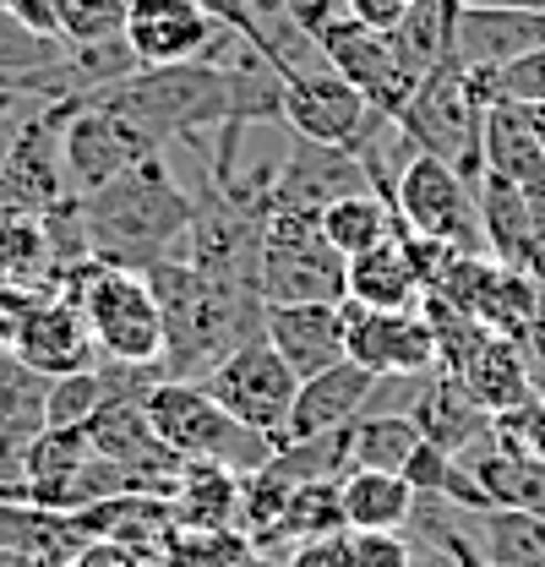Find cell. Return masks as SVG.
Instances as JSON below:
<instances>
[{
    "label": "cell",
    "mask_w": 545,
    "mask_h": 567,
    "mask_svg": "<svg viewBox=\"0 0 545 567\" xmlns=\"http://www.w3.org/2000/svg\"><path fill=\"white\" fill-rule=\"evenodd\" d=\"M147 284H153V295L164 306V360H158L164 382H203L218 360H229L235 350L268 339L263 333L268 300L251 295V289L207 279L186 257L153 262Z\"/></svg>",
    "instance_id": "1"
},
{
    "label": "cell",
    "mask_w": 545,
    "mask_h": 567,
    "mask_svg": "<svg viewBox=\"0 0 545 567\" xmlns=\"http://www.w3.org/2000/svg\"><path fill=\"white\" fill-rule=\"evenodd\" d=\"M76 208H82V224H88L93 262L147 274L153 262L181 257L197 203H192V192H181V181L169 175L164 153H153L147 164H136L132 175L76 197Z\"/></svg>",
    "instance_id": "2"
},
{
    "label": "cell",
    "mask_w": 545,
    "mask_h": 567,
    "mask_svg": "<svg viewBox=\"0 0 545 567\" xmlns=\"http://www.w3.org/2000/svg\"><path fill=\"white\" fill-rule=\"evenodd\" d=\"M55 289L82 311L104 365L158 371V360H164V306H158L147 274L88 262V268L66 274Z\"/></svg>",
    "instance_id": "3"
},
{
    "label": "cell",
    "mask_w": 545,
    "mask_h": 567,
    "mask_svg": "<svg viewBox=\"0 0 545 567\" xmlns=\"http://www.w3.org/2000/svg\"><path fill=\"white\" fill-rule=\"evenodd\" d=\"M142 410L181 464H218V470H235V475H257L278 453L268 436H257L235 415H224L197 382H153Z\"/></svg>",
    "instance_id": "4"
},
{
    "label": "cell",
    "mask_w": 545,
    "mask_h": 567,
    "mask_svg": "<svg viewBox=\"0 0 545 567\" xmlns=\"http://www.w3.org/2000/svg\"><path fill=\"white\" fill-rule=\"evenodd\" d=\"M491 76L485 71H464L459 61H442L431 71L409 104L399 110V126H404L420 153H436L448 158L470 186L485 169V153H480V126H485V110H491Z\"/></svg>",
    "instance_id": "5"
},
{
    "label": "cell",
    "mask_w": 545,
    "mask_h": 567,
    "mask_svg": "<svg viewBox=\"0 0 545 567\" xmlns=\"http://www.w3.org/2000/svg\"><path fill=\"white\" fill-rule=\"evenodd\" d=\"M343 268L349 262L322 235L317 213H268L263 268H257V295L268 306H300V300L343 306Z\"/></svg>",
    "instance_id": "6"
},
{
    "label": "cell",
    "mask_w": 545,
    "mask_h": 567,
    "mask_svg": "<svg viewBox=\"0 0 545 567\" xmlns=\"http://www.w3.org/2000/svg\"><path fill=\"white\" fill-rule=\"evenodd\" d=\"M121 39L136 55V66H192V61L240 66V61H263L240 33L218 28L197 0H132V17H126Z\"/></svg>",
    "instance_id": "7"
},
{
    "label": "cell",
    "mask_w": 545,
    "mask_h": 567,
    "mask_svg": "<svg viewBox=\"0 0 545 567\" xmlns=\"http://www.w3.org/2000/svg\"><path fill=\"white\" fill-rule=\"evenodd\" d=\"M393 213L404 224V235L431 240V246H453V251H485L480 235V208L475 186L436 153H414L393 186ZM491 257V251H485Z\"/></svg>",
    "instance_id": "8"
},
{
    "label": "cell",
    "mask_w": 545,
    "mask_h": 567,
    "mask_svg": "<svg viewBox=\"0 0 545 567\" xmlns=\"http://www.w3.org/2000/svg\"><path fill=\"white\" fill-rule=\"evenodd\" d=\"M197 388H203L224 415H235L246 431L268 436L272 447L289 442V410H295L300 377L289 371V360L272 350L268 339H257V344L235 350L229 360H218Z\"/></svg>",
    "instance_id": "9"
},
{
    "label": "cell",
    "mask_w": 545,
    "mask_h": 567,
    "mask_svg": "<svg viewBox=\"0 0 545 567\" xmlns=\"http://www.w3.org/2000/svg\"><path fill=\"white\" fill-rule=\"evenodd\" d=\"M61 142H66V192L71 197H88V192H99V186L132 175L136 164H147L153 153H164V147H153V142L142 137L121 110H110L99 93L66 104V132H61Z\"/></svg>",
    "instance_id": "10"
},
{
    "label": "cell",
    "mask_w": 545,
    "mask_h": 567,
    "mask_svg": "<svg viewBox=\"0 0 545 567\" xmlns=\"http://www.w3.org/2000/svg\"><path fill=\"white\" fill-rule=\"evenodd\" d=\"M6 354H11L22 371L44 377V382L76 377V371H99V365H104V354L93 344L82 311L71 306L61 289H50V295H39V300L28 306V317H22V328H17V339H11Z\"/></svg>",
    "instance_id": "11"
},
{
    "label": "cell",
    "mask_w": 545,
    "mask_h": 567,
    "mask_svg": "<svg viewBox=\"0 0 545 567\" xmlns=\"http://www.w3.org/2000/svg\"><path fill=\"white\" fill-rule=\"evenodd\" d=\"M371 104L360 87H349L339 71L328 66H311V71H295L284 76V126L295 137L306 142H322V147H349L371 126Z\"/></svg>",
    "instance_id": "12"
},
{
    "label": "cell",
    "mask_w": 545,
    "mask_h": 567,
    "mask_svg": "<svg viewBox=\"0 0 545 567\" xmlns=\"http://www.w3.org/2000/svg\"><path fill=\"white\" fill-rule=\"evenodd\" d=\"M349 192H371L366 164L349 147H322L289 132V153L268 186V213H322Z\"/></svg>",
    "instance_id": "13"
},
{
    "label": "cell",
    "mask_w": 545,
    "mask_h": 567,
    "mask_svg": "<svg viewBox=\"0 0 545 567\" xmlns=\"http://www.w3.org/2000/svg\"><path fill=\"white\" fill-rule=\"evenodd\" d=\"M343 328H349V360L366 365L371 377H414L436 371V333L425 311H366L343 300Z\"/></svg>",
    "instance_id": "14"
},
{
    "label": "cell",
    "mask_w": 545,
    "mask_h": 567,
    "mask_svg": "<svg viewBox=\"0 0 545 567\" xmlns=\"http://www.w3.org/2000/svg\"><path fill=\"white\" fill-rule=\"evenodd\" d=\"M545 50V11L513 6H464L453 17V61L464 71H502L518 55Z\"/></svg>",
    "instance_id": "15"
},
{
    "label": "cell",
    "mask_w": 545,
    "mask_h": 567,
    "mask_svg": "<svg viewBox=\"0 0 545 567\" xmlns=\"http://www.w3.org/2000/svg\"><path fill=\"white\" fill-rule=\"evenodd\" d=\"M263 333L268 344L284 360L289 371L306 382L328 365L349 360V328H343V306H328V300H300V306H268L263 317Z\"/></svg>",
    "instance_id": "16"
},
{
    "label": "cell",
    "mask_w": 545,
    "mask_h": 567,
    "mask_svg": "<svg viewBox=\"0 0 545 567\" xmlns=\"http://www.w3.org/2000/svg\"><path fill=\"white\" fill-rule=\"evenodd\" d=\"M377 377L354 360H339L317 377L300 382L295 393V410H289V442H311V436H328V431H349V425L366 415V399H371Z\"/></svg>",
    "instance_id": "17"
},
{
    "label": "cell",
    "mask_w": 545,
    "mask_h": 567,
    "mask_svg": "<svg viewBox=\"0 0 545 567\" xmlns=\"http://www.w3.org/2000/svg\"><path fill=\"white\" fill-rule=\"evenodd\" d=\"M414 425L425 431V442H436V447L453 453L459 464L496 442V421L470 399V388H464L453 371H442V365L431 371V388H425V399H420V410H414Z\"/></svg>",
    "instance_id": "18"
},
{
    "label": "cell",
    "mask_w": 545,
    "mask_h": 567,
    "mask_svg": "<svg viewBox=\"0 0 545 567\" xmlns=\"http://www.w3.org/2000/svg\"><path fill=\"white\" fill-rule=\"evenodd\" d=\"M420 295H425V279H420V262L409 251V235H393L377 251L349 257V268H343V300L349 306H366V311H414Z\"/></svg>",
    "instance_id": "19"
},
{
    "label": "cell",
    "mask_w": 545,
    "mask_h": 567,
    "mask_svg": "<svg viewBox=\"0 0 545 567\" xmlns=\"http://www.w3.org/2000/svg\"><path fill=\"white\" fill-rule=\"evenodd\" d=\"M480 153H485V169L502 175V181H513L518 192H541L545 186V147H541V132H535V115L524 104L496 99L485 110Z\"/></svg>",
    "instance_id": "20"
},
{
    "label": "cell",
    "mask_w": 545,
    "mask_h": 567,
    "mask_svg": "<svg viewBox=\"0 0 545 567\" xmlns=\"http://www.w3.org/2000/svg\"><path fill=\"white\" fill-rule=\"evenodd\" d=\"M453 377L470 388V399H475L491 421L535 399V393H529V371H524V350L507 344V339H496V333H480V344L464 354V365H459Z\"/></svg>",
    "instance_id": "21"
},
{
    "label": "cell",
    "mask_w": 545,
    "mask_h": 567,
    "mask_svg": "<svg viewBox=\"0 0 545 567\" xmlns=\"http://www.w3.org/2000/svg\"><path fill=\"white\" fill-rule=\"evenodd\" d=\"M475 208H480V235H485L491 262L529 274V197H524L513 181H502V175L480 169Z\"/></svg>",
    "instance_id": "22"
},
{
    "label": "cell",
    "mask_w": 545,
    "mask_h": 567,
    "mask_svg": "<svg viewBox=\"0 0 545 567\" xmlns=\"http://www.w3.org/2000/svg\"><path fill=\"white\" fill-rule=\"evenodd\" d=\"M453 17H459V0H414L409 17L388 33L399 66L414 82H425L442 61H453Z\"/></svg>",
    "instance_id": "23"
},
{
    "label": "cell",
    "mask_w": 545,
    "mask_h": 567,
    "mask_svg": "<svg viewBox=\"0 0 545 567\" xmlns=\"http://www.w3.org/2000/svg\"><path fill=\"white\" fill-rule=\"evenodd\" d=\"M317 218H322V235L333 240V251H339L343 262L360 257V251H377V246L393 240V235H404L393 203L377 197V192H349L339 203H328Z\"/></svg>",
    "instance_id": "24"
},
{
    "label": "cell",
    "mask_w": 545,
    "mask_h": 567,
    "mask_svg": "<svg viewBox=\"0 0 545 567\" xmlns=\"http://www.w3.org/2000/svg\"><path fill=\"white\" fill-rule=\"evenodd\" d=\"M240 481L235 470L218 464H181L175 481V518L186 529H229L240 518Z\"/></svg>",
    "instance_id": "25"
},
{
    "label": "cell",
    "mask_w": 545,
    "mask_h": 567,
    "mask_svg": "<svg viewBox=\"0 0 545 567\" xmlns=\"http://www.w3.org/2000/svg\"><path fill=\"white\" fill-rule=\"evenodd\" d=\"M414 513V486L404 475L349 470L343 475V529H404Z\"/></svg>",
    "instance_id": "26"
},
{
    "label": "cell",
    "mask_w": 545,
    "mask_h": 567,
    "mask_svg": "<svg viewBox=\"0 0 545 567\" xmlns=\"http://www.w3.org/2000/svg\"><path fill=\"white\" fill-rule=\"evenodd\" d=\"M420 442H425V431L414 425V415H366V421L349 425V470L404 475Z\"/></svg>",
    "instance_id": "27"
},
{
    "label": "cell",
    "mask_w": 545,
    "mask_h": 567,
    "mask_svg": "<svg viewBox=\"0 0 545 567\" xmlns=\"http://www.w3.org/2000/svg\"><path fill=\"white\" fill-rule=\"evenodd\" d=\"M343 535V481H306L295 486L284 502V524H278V540L300 546V540H328Z\"/></svg>",
    "instance_id": "28"
},
{
    "label": "cell",
    "mask_w": 545,
    "mask_h": 567,
    "mask_svg": "<svg viewBox=\"0 0 545 567\" xmlns=\"http://www.w3.org/2000/svg\"><path fill=\"white\" fill-rule=\"evenodd\" d=\"M110 399H115V388H110L104 365L99 371H76V377H55V382H44V425H55V431L88 425Z\"/></svg>",
    "instance_id": "29"
},
{
    "label": "cell",
    "mask_w": 545,
    "mask_h": 567,
    "mask_svg": "<svg viewBox=\"0 0 545 567\" xmlns=\"http://www.w3.org/2000/svg\"><path fill=\"white\" fill-rule=\"evenodd\" d=\"M55 11H61L66 50H88V44H110L126 33L132 0H55Z\"/></svg>",
    "instance_id": "30"
},
{
    "label": "cell",
    "mask_w": 545,
    "mask_h": 567,
    "mask_svg": "<svg viewBox=\"0 0 545 567\" xmlns=\"http://www.w3.org/2000/svg\"><path fill=\"white\" fill-rule=\"evenodd\" d=\"M71 50L55 39H39L28 33L11 11H0V76H39V71L61 66Z\"/></svg>",
    "instance_id": "31"
},
{
    "label": "cell",
    "mask_w": 545,
    "mask_h": 567,
    "mask_svg": "<svg viewBox=\"0 0 545 567\" xmlns=\"http://www.w3.org/2000/svg\"><path fill=\"white\" fill-rule=\"evenodd\" d=\"M414 546L404 529H343V567H409Z\"/></svg>",
    "instance_id": "32"
},
{
    "label": "cell",
    "mask_w": 545,
    "mask_h": 567,
    "mask_svg": "<svg viewBox=\"0 0 545 567\" xmlns=\"http://www.w3.org/2000/svg\"><path fill=\"white\" fill-rule=\"evenodd\" d=\"M485 76H491V99H507V104H524V110L545 104V50H529L513 66L485 71Z\"/></svg>",
    "instance_id": "33"
},
{
    "label": "cell",
    "mask_w": 545,
    "mask_h": 567,
    "mask_svg": "<svg viewBox=\"0 0 545 567\" xmlns=\"http://www.w3.org/2000/svg\"><path fill=\"white\" fill-rule=\"evenodd\" d=\"M0 11H11V17H17L28 33L66 44V39H61V11H55V0H0Z\"/></svg>",
    "instance_id": "34"
},
{
    "label": "cell",
    "mask_w": 545,
    "mask_h": 567,
    "mask_svg": "<svg viewBox=\"0 0 545 567\" xmlns=\"http://www.w3.org/2000/svg\"><path fill=\"white\" fill-rule=\"evenodd\" d=\"M518 350H524V371H529V393L545 404V284H541V311H535V322H529Z\"/></svg>",
    "instance_id": "35"
},
{
    "label": "cell",
    "mask_w": 545,
    "mask_h": 567,
    "mask_svg": "<svg viewBox=\"0 0 545 567\" xmlns=\"http://www.w3.org/2000/svg\"><path fill=\"white\" fill-rule=\"evenodd\" d=\"M343 6H349L354 22H366V28H377V33H393V28L409 17L414 0H343Z\"/></svg>",
    "instance_id": "36"
},
{
    "label": "cell",
    "mask_w": 545,
    "mask_h": 567,
    "mask_svg": "<svg viewBox=\"0 0 545 567\" xmlns=\"http://www.w3.org/2000/svg\"><path fill=\"white\" fill-rule=\"evenodd\" d=\"M284 567H343V535H328V540H300Z\"/></svg>",
    "instance_id": "37"
},
{
    "label": "cell",
    "mask_w": 545,
    "mask_h": 567,
    "mask_svg": "<svg viewBox=\"0 0 545 567\" xmlns=\"http://www.w3.org/2000/svg\"><path fill=\"white\" fill-rule=\"evenodd\" d=\"M71 567H132V557H126L121 546H110V540H104V546H88Z\"/></svg>",
    "instance_id": "38"
},
{
    "label": "cell",
    "mask_w": 545,
    "mask_h": 567,
    "mask_svg": "<svg viewBox=\"0 0 545 567\" xmlns=\"http://www.w3.org/2000/svg\"><path fill=\"white\" fill-rule=\"evenodd\" d=\"M409 567H470V563H459L453 551H436V546H414V563Z\"/></svg>",
    "instance_id": "39"
},
{
    "label": "cell",
    "mask_w": 545,
    "mask_h": 567,
    "mask_svg": "<svg viewBox=\"0 0 545 567\" xmlns=\"http://www.w3.org/2000/svg\"><path fill=\"white\" fill-rule=\"evenodd\" d=\"M464 6H513V11H545V0H464Z\"/></svg>",
    "instance_id": "40"
},
{
    "label": "cell",
    "mask_w": 545,
    "mask_h": 567,
    "mask_svg": "<svg viewBox=\"0 0 545 567\" xmlns=\"http://www.w3.org/2000/svg\"><path fill=\"white\" fill-rule=\"evenodd\" d=\"M529 115H535V132H541V147H545V104L541 110H529Z\"/></svg>",
    "instance_id": "41"
}]
</instances>
